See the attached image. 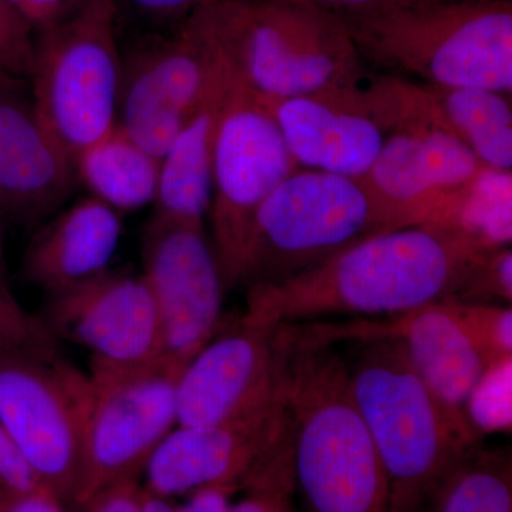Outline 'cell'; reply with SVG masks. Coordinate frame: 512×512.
Segmentation results:
<instances>
[{"label": "cell", "instance_id": "22", "mask_svg": "<svg viewBox=\"0 0 512 512\" xmlns=\"http://www.w3.org/2000/svg\"><path fill=\"white\" fill-rule=\"evenodd\" d=\"M421 84L481 164L512 171L511 94L478 87Z\"/></svg>", "mask_w": 512, "mask_h": 512}, {"label": "cell", "instance_id": "21", "mask_svg": "<svg viewBox=\"0 0 512 512\" xmlns=\"http://www.w3.org/2000/svg\"><path fill=\"white\" fill-rule=\"evenodd\" d=\"M160 163L117 124L76 158L77 181L120 214L143 210L156 202Z\"/></svg>", "mask_w": 512, "mask_h": 512}, {"label": "cell", "instance_id": "3", "mask_svg": "<svg viewBox=\"0 0 512 512\" xmlns=\"http://www.w3.org/2000/svg\"><path fill=\"white\" fill-rule=\"evenodd\" d=\"M349 379L389 480L392 512H426L483 434L421 379L394 340L362 342Z\"/></svg>", "mask_w": 512, "mask_h": 512}, {"label": "cell", "instance_id": "34", "mask_svg": "<svg viewBox=\"0 0 512 512\" xmlns=\"http://www.w3.org/2000/svg\"><path fill=\"white\" fill-rule=\"evenodd\" d=\"M29 25L45 30L62 22L70 0H6Z\"/></svg>", "mask_w": 512, "mask_h": 512}, {"label": "cell", "instance_id": "24", "mask_svg": "<svg viewBox=\"0 0 512 512\" xmlns=\"http://www.w3.org/2000/svg\"><path fill=\"white\" fill-rule=\"evenodd\" d=\"M444 227L458 229L487 251L511 245L512 171L481 168L458 191Z\"/></svg>", "mask_w": 512, "mask_h": 512}, {"label": "cell", "instance_id": "5", "mask_svg": "<svg viewBox=\"0 0 512 512\" xmlns=\"http://www.w3.org/2000/svg\"><path fill=\"white\" fill-rule=\"evenodd\" d=\"M342 19L362 59L394 76L512 93V0H410Z\"/></svg>", "mask_w": 512, "mask_h": 512}, {"label": "cell", "instance_id": "32", "mask_svg": "<svg viewBox=\"0 0 512 512\" xmlns=\"http://www.w3.org/2000/svg\"><path fill=\"white\" fill-rule=\"evenodd\" d=\"M143 485L140 480H124L94 495L83 512H144Z\"/></svg>", "mask_w": 512, "mask_h": 512}, {"label": "cell", "instance_id": "20", "mask_svg": "<svg viewBox=\"0 0 512 512\" xmlns=\"http://www.w3.org/2000/svg\"><path fill=\"white\" fill-rule=\"evenodd\" d=\"M232 83L227 66L161 158L157 214L204 221L210 211L215 141Z\"/></svg>", "mask_w": 512, "mask_h": 512}, {"label": "cell", "instance_id": "16", "mask_svg": "<svg viewBox=\"0 0 512 512\" xmlns=\"http://www.w3.org/2000/svg\"><path fill=\"white\" fill-rule=\"evenodd\" d=\"M261 97V96H259ZM264 100L299 167L363 177L387 131L365 82L302 96Z\"/></svg>", "mask_w": 512, "mask_h": 512}, {"label": "cell", "instance_id": "27", "mask_svg": "<svg viewBox=\"0 0 512 512\" xmlns=\"http://www.w3.org/2000/svg\"><path fill=\"white\" fill-rule=\"evenodd\" d=\"M512 356L488 366L463 410L480 434L510 431L512 424Z\"/></svg>", "mask_w": 512, "mask_h": 512}, {"label": "cell", "instance_id": "2", "mask_svg": "<svg viewBox=\"0 0 512 512\" xmlns=\"http://www.w3.org/2000/svg\"><path fill=\"white\" fill-rule=\"evenodd\" d=\"M288 328L285 402L296 494L308 512H392L389 480L353 399L349 366L333 345Z\"/></svg>", "mask_w": 512, "mask_h": 512}, {"label": "cell", "instance_id": "13", "mask_svg": "<svg viewBox=\"0 0 512 512\" xmlns=\"http://www.w3.org/2000/svg\"><path fill=\"white\" fill-rule=\"evenodd\" d=\"M57 340L86 349L92 366L136 369L164 360L153 293L131 269H106L45 293L42 315Z\"/></svg>", "mask_w": 512, "mask_h": 512}, {"label": "cell", "instance_id": "38", "mask_svg": "<svg viewBox=\"0 0 512 512\" xmlns=\"http://www.w3.org/2000/svg\"><path fill=\"white\" fill-rule=\"evenodd\" d=\"M3 220H5V214H3L2 207H0V292L8 296H13L12 288H10L8 258H6L5 227H3Z\"/></svg>", "mask_w": 512, "mask_h": 512}, {"label": "cell", "instance_id": "26", "mask_svg": "<svg viewBox=\"0 0 512 512\" xmlns=\"http://www.w3.org/2000/svg\"><path fill=\"white\" fill-rule=\"evenodd\" d=\"M488 365L512 356V309L507 305L443 299Z\"/></svg>", "mask_w": 512, "mask_h": 512}, {"label": "cell", "instance_id": "31", "mask_svg": "<svg viewBox=\"0 0 512 512\" xmlns=\"http://www.w3.org/2000/svg\"><path fill=\"white\" fill-rule=\"evenodd\" d=\"M40 490H47L46 485L23 456L9 431L0 423V491L30 494Z\"/></svg>", "mask_w": 512, "mask_h": 512}, {"label": "cell", "instance_id": "36", "mask_svg": "<svg viewBox=\"0 0 512 512\" xmlns=\"http://www.w3.org/2000/svg\"><path fill=\"white\" fill-rule=\"evenodd\" d=\"M311 2L335 13L340 18H349V16L367 15V13L394 8L410 0H311Z\"/></svg>", "mask_w": 512, "mask_h": 512}, {"label": "cell", "instance_id": "23", "mask_svg": "<svg viewBox=\"0 0 512 512\" xmlns=\"http://www.w3.org/2000/svg\"><path fill=\"white\" fill-rule=\"evenodd\" d=\"M426 512H512L510 450L478 448L444 480Z\"/></svg>", "mask_w": 512, "mask_h": 512}, {"label": "cell", "instance_id": "15", "mask_svg": "<svg viewBox=\"0 0 512 512\" xmlns=\"http://www.w3.org/2000/svg\"><path fill=\"white\" fill-rule=\"evenodd\" d=\"M286 429L285 386L275 402L242 419L177 426L148 460L141 476L143 490L163 500L207 488L237 493Z\"/></svg>", "mask_w": 512, "mask_h": 512}, {"label": "cell", "instance_id": "11", "mask_svg": "<svg viewBox=\"0 0 512 512\" xmlns=\"http://www.w3.org/2000/svg\"><path fill=\"white\" fill-rule=\"evenodd\" d=\"M141 262L156 302L164 360L183 373L220 329L224 284L204 221L153 212Z\"/></svg>", "mask_w": 512, "mask_h": 512}, {"label": "cell", "instance_id": "28", "mask_svg": "<svg viewBox=\"0 0 512 512\" xmlns=\"http://www.w3.org/2000/svg\"><path fill=\"white\" fill-rule=\"evenodd\" d=\"M57 340L40 316L23 309L15 296L0 292V350L52 356Z\"/></svg>", "mask_w": 512, "mask_h": 512}, {"label": "cell", "instance_id": "1", "mask_svg": "<svg viewBox=\"0 0 512 512\" xmlns=\"http://www.w3.org/2000/svg\"><path fill=\"white\" fill-rule=\"evenodd\" d=\"M490 252L451 227L384 232L284 281L251 286L242 316L276 326L397 315L454 298Z\"/></svg>", "mask_w": 512, "mask_h": 512}, {"label": "cell", "instance_id": "8", "mask_svg": "<svg viewBox=\"0 0 512 512\" xmlns=\"http://www.w3.org/2000/svg\"><path fill=\"white\" fill-rule=\"evenodd\" d=\"M89 394V375L60 353L0 350V423L66 505H74L82 483Z\"/></svg>", "mask_w": 512, "mask_h": 512}, {"label": "cell", "instance_id": "10", "mask_svg": "<svg viewBox=\"0 0 512 512\" xmlns=\"http://www.w3.org/2000/svg\"><path fill=\"white\" fill-rule=\"evenodd\" d=\"M82 483L74 507L124 480H141L165 437L178 426L181 373L165 360L136 369L90 367Z\"/></svg>", "mask_w": 512, "mask_h": 512}, {"label": "cell", "instance_id": "17", "mask_svg": "<svg viewBox=\"0 0 512 512\" xmlns=\"http://www.w3.org/2000/svg\"><path fill=\"white\" fill-rule=\"evenodd\" d=\"M306 338L335 345L339 340L367 342L389 339L399 343L416 372L444 402L463 409L468 396L488 369L444 301L397 315L360 318L350 322L301 323Z\"/></svg>", "mask_w": 512, "mask_h": 512}, {"label": "cell", "instance_id": "25", "mask_svg": "<svg viewBox=\"0 0 512 512\" xmlns=\"http://www.w3.org/2000/svg\"><path fill=\"white\" fill-rule=\"evenodd\" d=\"M224 512H301L296 505L291 437H285L242 484Z\"/></svg>", "mask_w": 512, "mask_h": 512}, {"label": "cell", "instance_id": "9", "mask_svg": "<svg viewBox=\"0 0 512 512\" xmlns=\"http://www.w3.org/2000/svg\"><path fill=\"white\" fill-rule=\"evenodd\" d=\"M299 170L264 100L234 77L215 141L208 211L225 291L238 286L239 266L259 208Z\"/></svg>", "mask_w": 512, "mask_h": 512}, {"label": "cell", "instance_id": "37", "mask_svg": "<svg viewBox=\"0 0 512 512\" xmlns=\"http://www.w3.org/2000/svg\"><path fill=\"white\" fill-rule=\"evenodd\" d=\"M137 9L147 15L163 18H191L198 9L208 5L212 0H130Z\"/></svg>", "mask_w": 512, "mask_h": 512}, {"label": "cell", "instance_id": "35", "mask_svg": "<svg viewBox=\"0 0 512 512\" xmlns=\"http://www.w3.org/2000/svg\"><path fill=\"white\" fill-rule=\"evenodd\" d=\"M0 512H69L66 504L52 491L8 494L0 491Z\"/></svg>", "mask_w": 512, "mask_h": 512}, {"label": "cell", "instance_id": "18", "mask_svg": "<svg viewBox=\"0 0 512 512\" xmlns=\"http://www.w3.org/2000/svg\"><path fill=\"white\" fill-rule=\"evenodd\" d=\"M29 86L0 89V207L23 227H39L64 208L76 163L37 116Z\"/></svg>", "mask_w": 512, "mask_h": 512}, {"label": "cell", "instance_id": "29", "mask_svg": "<svg viewBox=\"0 0 512 512\" xmlns=\"http://www.w3.org/2000/svg\"><path fill=\"white\" fill-rule=\"evenodd\" d=\"M33 59L29 23L6 0H0V89L29 86Z\"/></svg>", "mask_w": 512, "mask_h": 512}, {"label": "cell", "instance_id": "30", "mask_svg": "<svg viewBox=\"0 0 512 512\" xmlns=\"http://www.w3.org/2000/svg\"><path fill=\"white\" fill-rule=\"evenodd\" d=\"M460 302L507 305L512 302L511 245L484 256L454 298Z\"/></svg>", "mask_w": 512, "mask_h": 512}, {"label": "cell", "instance_id": "19", "mask_svg": "<svg viewBox=\"0 0 512 512\" xmlns=\"http://www.w3.org/2000/svg\"><path fill=\"white\" fill-rule=\"evenodd\" d=\"M121 232L120 212L84 197L36 228L23 255V278L45 293L92 278L110 268Z\"/></svg>", "mask_w": 512, "mask_h": 512}, {"label": "cell", "instance_id": "12", "mask_svg": "<svg viewBox=\"0 0 512 512\" xmlns=\"http://www.w3.org/2000/svg\"><path fill=\"white\" fill-rule=\"evenodd\" d=\"M291 333L241 316L217 332L185 367L177 384L178 426L242 419L284 392Z\"/></svg>", "mask_w": 512, "mask_h": 512}, {"label": "cell", "instance_id": "6", "mask_svg": "<svg viewBox=\"0 0 512 512\" xmlns=\"http://www.w3.org/2000/svg\"><path fill=\"white\" fill-rule=\"evenodd\" d=\"M380 234L359 178L301 168L259 208L238 285L276 284Z\"/></svg>", "mask_w": 512, "mask_h": 512}, {"label": "cell", "instance_id": "33", "mask_svg": "<svg viewBox=\"0 0 512 512\" xmlns=\"http://www.w3.org/2000/svg\"><path fill=\"white\" fill-rule=\"evenodd\" d=\"M234 493L228 488H207L190 495L183 507H174L170 500L146 494L144 512H224Z\"/></svg>", "mask_w": 512, "mask_h": 512}, {"label": "cell", "instance_id": "4", "mask_svg": "<svg viewBox=\"0 0 512 512\" xmlns=\"http://www.w3.org/2000/svg\"><path fill=\"white\" fill-rule=\"evenodd\" d=\"M228 69L266 99L365 82L340 16L311 0H212L195 12Z\"/></svg>", "mask_w": 512, "mask_h": 512}, {"label": "cell", "instance_id": "14", "mask_svg": "<svg viewBox=\"0 0 512 512\" xmlns=\"http://www.w3.org/2000/svg\"><path fill=\"white\" fill-rule=\"evenodd\" d=\"M225 67L211 37L192 15L173 40L141 50L123 63L117 124L161 160Z\"/></svg>", "mask_w": 512, "mask_h": 512}, {"label": "cell", "instance_id": "7", "mask_svg": "<svg viewBox=\"0 0 512 512\" xmlns=\"http://www.w3.org/2000/svg\"><path fill=\"white\" fill-rule=\"evenodd\" d=\"M29 86L33 106L66 153L76 158L117 126L123 62L113 37L110 0L42 30Z\"/></svg>", "mask_w": 512, "mask_h": 512}]
</instances>
